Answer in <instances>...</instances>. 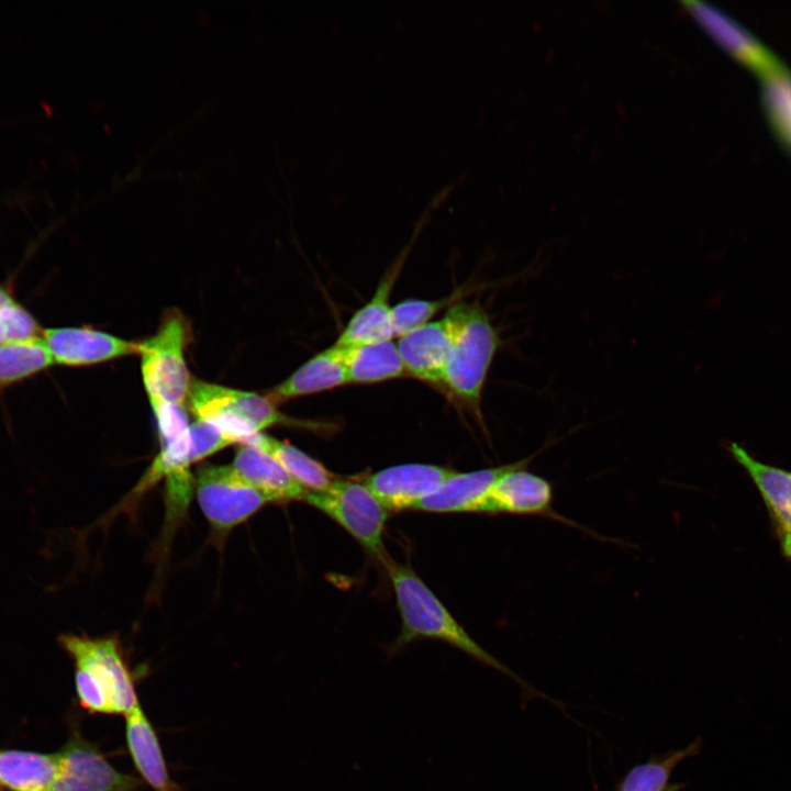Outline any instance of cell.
<instances>
[{
	"mask_svg": "<svg viewBox=\"0 0 791 791\" xmlns=\"http://www.w3.org/2000/svg\"><path fill=\"white\" fill-rule=\"evenodd\" d=\"M390 579L401 619V630L389 651L397 654L410 643L431 638L449 644L519 683L528 695L536 692L511 668L481 647L410 565L391 557L382 566Z\"/></svg>",
	"mask_w": 791,
	"mask_h": 791,
	"instance_id": "6da1fadb",
	"label": "cell"
},
{
	"mask_svg": "<svg viewBox=\"0 0 791 791\" xmlns=\"http://www.w3.org/2000/svg\"><path fill=\"white\" fill-rule=\"evenodd\" d=\"M58 643L74 661L75 690L83 710L126 716L141 705L133 673L116 637L63 634Z\"/></svg>",
	"mask_w": 791,
	"mask_h": 791,
	"instance_id": "7a4b0ae2",
	"label": "cell"
},
{
	"mask_svg": "<svg viewBox=\"0 0 791 791\" xmlns=\"http://www.w3.org/2000/svg\"><path fill=\"white\" fill-rule=\"evenodd\" d=\"M186 403L196 420L212 423L238 445H249L258 433L275 425L316 428L311 422L286 416L267 396L196 378L190 382Z\"/></svg>",
	"mask_w": 791,
	"mask_h": 791,
	"instance_id": "3957f363",
	"label": "cell"
},
{
	"mask_svg": "<svg viewBox=\"0 0 791 791\" xmlns=\"http://www.w3.org/2000/svg\"><path fill=\"white\" fill-rule=\"evenodd\" d=\"M501 339L487 311L471 303L446 361L441 385L482 424L481 398Z\"/></svg>",
	"mask_w": 791,
	"mask_h": 791,
	"instance_id": "277c9868",
	"label": "cell"
},
{
	"mask_svg": "<svg viewBox=\"0 0 791 791\" xmlns=\"http://www.w3.org/2000/svg\"><path fill=\"white\" fill-rule=\"evenodd\" d=\"M189 336L185 316L171 310L157 332L138 343L141 374L149 402L186 404L192 380L185 358Z\"/></svg>",
	"mask_w": 791,
	"mask_h": 791,
	"instance_id": "5b68a950",
	"label": "cell"
},
{
	"mask_svg": "<svg viewBox=\"0 0 791 791\" xmlns=\"http://www.w3.org/2000/svg\"><path fill=\"white\" fill-rule=\"evenodd\" d=\"M304 502L339 524L381 566L390 558L383 543L389 511L365 482L338 478L325 492H308Z\"/></svg>",
	"mask_w": 791,
	"mask_h": 791,
	"instance_id": "8992f818",
	"label": "cell"
},
{
	"mask_svg": "<svg viewBox=\"0 0 791 791\" xmlns=\"http://www.w3.org/2000/svg\"><path fill=\"white\" fill-rule=\"evenodd\" d=\"M198 504L220 541L263 506L272 503L232 465H201L193 475Z\"/></svg>",
	"mask_w": 791,
	"mask_h": 791,
	"instance_id": "52a82bcc",
	"label": "cell"
},
{
	"mask_svg": "<svg viewBox=\"0 0 791 791\" xmlns=\"http://www.w3.org/2000/svg\"><path fill=\"white\" fill-rule=\"evenodd\" d=\"M550 445L546 444L534 454L513 463L511 468L499 477L493 484L482 513L547 517L601 538L597 533L556 512L553 508L554 491L552 483L547 479L526 470L528 464Z\"/></svg>",
	"mask_w": 791,
	"mask_h": 791,
	"instance_id": "ba28073f",
	"label": "cell"
},
{
	"mask_svg": "<svg viewBox=\"0 0 791 791\" xmlns=\"http://www.w3.org/2000/svg\"><path fill=\"white\" fill-rule=\"evenodd\" d=\"M470 304L458 302L443 317L398 338L397 346L406 374L441 385L446 361L468 316Z\"/></svg>",
	"mask_w": 791,
	"mask_h": 791,
	"instance_id": "9c48e42d",
	"label": "cell"
},
{
	"mask_svg": "<svg viewBox=\"0 0 791 791\" xmlns=\"http://www.w3.org/2000/svg\"><path fill=\"white\" fill-rule=\"evenodd\" d=\"M60 770L48 791H140L143 782L111 765L92 742L74 731L59 750Z\"/></svg>",
	"mask_w": 791,
	"mask_h": 791,
	"instance_id": "30bf717a",
	"label": "cell"
},
{
	"mask_svg": "<svg viewBox=\"0 0 791 791\" xmlns=\"http://www.w3.org/2000/svg\"><path fill=\"white\" fill-rule=\"evenodd\" d=\"M682 4L717 44L762 79L788 70L771 52L723 12L700 1H683Z\"/></svg>",
	"mask_w": 791,
	"mask_h": 791,
	"instance_id": "8fae6325",
	"label": "cell"
},
{
	"mask_svg": "<svg viewBox=\"0 0 791 791\" xmlns=\"http://www.w3.org/2000/svg\"><path fill=\"white\" fill-rule=\"evenodd\" d=\"M454 472L438 465L402 464L369 475L365 484L388 511L415 510Z\"/></svg>",
	"mask_w": 791,
	"mask_h": 791,
	"instance_id": "7c38bea8",
	"label": "cell"
},
{
	"mask_svg": "<svg viewBox=\"0 0 791 791\" xmlns=\"http://www.w3.org/2000/svg\"><path fill=\"white\" fill-rule=\"evenodd\" d=\"M727 450L756 486L768 511L781 555L791 561V471L754 458L736 443H731Z\"/></svg>",
	"mask_w": 791,
	"mask_h": 791,
	"instance_id": "4fadbf2b",
	"label": "cell"
},
{
	"mask_svg": "<svg viewBox=\"0 0 791 791\" xmlns=\"http://www.w3.org/2000/svg\"><path fill=\"white\" fill-rule=\"evenodd\" d=\"M43 338L54 363L60 365H93L138 355V343L88 327L47 328Z\"/></svg>",
	"mask_w": 791,
	"mask_h": 791,
	"instance_id": "5bb4252c",
	"label": "cell"
},
{
	"mask_svg": "<svg viewBox=\"0 0 791 791\" xmlns=\"http://www.w3.org/2000/svg\"><path fill=\"white\" fill-rule=\"evenodd\" d=\"M513 463L467 472H454L419 502L415 510L433 513H482L495 481Z\"/></svg>",
	"mask_w": 791,
	"mask_h": 791,
	"instance_id": "9a60e30c",
	"label": "cell"
},
{
	"mask_svg": "<svg viewBox=\"0 0 791 791\" xmlns=\"http://www.w3.org/2000/svg\"><path fill=\"white\" fill-rule=\"evenodd\" d=\"M125 718V743L143 783L154 791H179L170 778L157 732L142 704Z\"/></svg>",
	"mask_w": 791,
	"mask_h": 791,
	"instance_id": "2e32d148",
	"label": "cell"
},
{
	"mask_svg": "<svg viewBox=\"0 0 791 791\" xmlns=\"http://www.w3.org/2000/svg\"><path fill=\"white\" fill-rule=\"evenodd\" d=\"M348 383L344 348L333 344L275 386L267 397L276 404Z\"/></svg>",
	"mask_w": 791,
	"mask_h": 791,
	"instance_id": "e0dca14e",
	"label": "cell"
},
{
	"mask_svg": "<svg viewBox=\"0 0 791 791\" xmlns=\"http://www.w3.org/2000/svg\"><path fill=\"white\" fill-rule=\"evenodd\" d=\"M401 261L393 265L380 280L370 300L347 322L336 342L337 346L349 347L386 339H392V307L389 303L391 290L401 268Z\"/></svg>",
	"mask_w": 791,
	"mask_h": 791,
	"instance_id": "ac0fdd59",
	"label": "cell"
},
{
	"mask_svg": "<svg viewBox=\"0 0 791 791\" xmlns=\"http://www.w3.org/2000/svg\"><path fill=\"white\" fill-rule=\"evenodd\" d=\"M232 466L272 503L304 501L308 493L274 457L257 447L239 445Z\"/></svg>",
	"mask_w": 791,
	"mask_h": 791,
	"instance_id": "d6986e66",
	"label": "cell"
},
{
	"mask_svg": "<svg viewBox=\"0 0 791 791\" xmlns=\"http://www.w3.org/2000/svg\"><path fill=\"white\" fill-rule=\"evenodd\" d=\"M59 751L54 754L0 750V786L9 791H48L60 770Z\"/></svg>",
	"mask_w": 791,
	"mask_h": 791,
	"instance_id": "ffe728a7",
	"label": "cell"
},
{
	"mask_svg": "<svg viewBox=\"0 0 791 791\" xmlns=\"http://www.w3.org/2000/svg\"><path fill=\"white\" fill-rule=\"evenodd\" d=\"M343 348L348 383L381 382L406 374L392 339Z\"/></svg>",
	"mask_w": 791,
	"mask_h": 791,
	"instance_id": "44dd1931",
	"label": "cell"
},
{
	"mask_svg": "<svg viewBox=\"0 0 791 791\" xmlns=\"http://www.w3.org/2000/svg\"><path fill=\"white\" fill-rule=\"evenodd\" d=\"M249 446L274 457L308 492H325L338 479L324 465L299 448L263 432L255 436Z\"/></svg>",
	"mask_w": 791,
	"mask_h": 791,
	"instance_id": "7402d4cb",
	"label": "cell"
},
{
	"mask_svg": "<svg viewBox=\"0 0 791 791\" xmlns=\"http://www.w3.org/2000/svg\"><path fill=\"white\" fill-rule=\"evenodd\" d=\"M701 746V739L697 738L683 748L632 767L616 791H675L676 787L670 783L673 770L686 759L695 756Z\"/></svg>",
	"mask_w": 791,
	"mask_h": 791,
	"instance_id": "603a6c76",
	"label": "cell"
},
{
	"mask_svg": "<svg viewBox=\"0 0 791 791\" xmlns=\"http://www.w3.org/2000/svg\"><path fill=\"white\" fill-rule=\"evenodd\" d=\"M53 363L44 338L5 342L0 347V386L33 375Z\"/></svg>",
	"mask_w": 791,
	"mask_h": 791,
	"instance_id": "cb8c5ba5",
	"label": "cell"
},
{
	"mask_svg": "<svg viewBox=\"0 0 791 791\" xmlns=\"http://www.w3.org/2000/svg\"><path fill=\"white\" fill-rule=\"evenodd\" d=\"M767 118L782 143L791 151V73L762 79Z\"/></svg>",
	"mask_w": 791,
	"mask_h": 791,
	"instance_id": "d4e9b609",
	"label": "cell"
},
{
	"mask_svg": "<svg viewBox=\"0 0 791 791\" xmlns=\"http://www.w3.org/2000/svg\"><path fill=\"white\" fill-rule=\"evenodd\" d=\"M450 299H406L392 307L393 336L401 337L430 322Z\"/></svg>",
	"mask_w": 791,
	"mask_h": 791,
	"instance_id": "484cf974",
	"label": "cell"
},
{
	"mask_svg": "<svg viewBox=\"0 0 791 791\" xmlns=\"http://www.w3.org/2000/svg\"><path fill=\"white\" fill-rule=\"evenodd\" d=\"M190 436L193 464L233 445L219 427L203 420L190 424Z\"/></svg>",
	"mask_w": 791,
	"mask_h": 791,
	"instance_id": "4316f807",
	"label": "cell"
},
{
	"mask_svg": "<svg viewBox=\"0 0 791 791\" xmlns=\"http://www.w3.org/2000/svg\"><path fill=\"white\" fill-rule=\"evenodd\" d=\"M37 331L33 316L14 301L0 309V335L4 343L36 337Z\"/></svg>",
	"mask_w": 791,
	"mask_h": 791,
	"instance_id": "83f0119b",
	"label": "cell"
},
{
	"mask_svg": "<svg viewBox=\"0 0 791 791\" xmlns=\"http://www.w3.org/2000/svg\"><path fill=\"white\" fill-rule=\"evenodd\" d=\"M12 301H13V299L11 298V296L7 291H4L3 289L0 288V309L3 308L4 305L11 303Z\"/></svg>",
	"mask_w": 791,
	"mask_h": 791,
	"instance_id": "f1b7e54d",
	"label": "cell"
},
{
	"mask_svg": "<svg viewBox=\"0 0 791 791\" xmlns=\"http://www.w3.org/2000/svg\"><path fill=\"white\" fill-rule=\"evenodd\" d=\"M3 343H4V342H3V339H2V337H1V335H0V347L2 346Z\"/></svg>",
	"mask_w": 791,
	"mask_h": 791,
	"instance_id": "f546056e",
	"label": "cell"
}]
</instances>
